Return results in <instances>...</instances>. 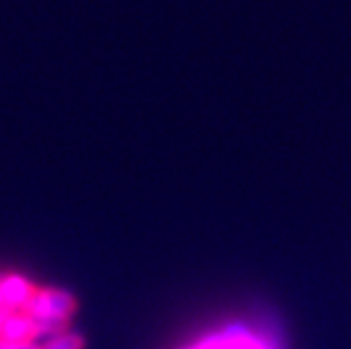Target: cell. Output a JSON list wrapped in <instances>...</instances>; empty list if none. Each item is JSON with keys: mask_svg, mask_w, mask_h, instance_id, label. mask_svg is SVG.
Masks as SVG:
<instances>
[{"mask_svg": "<svg viewBox=\"0 0 351 349\" xmlns=\"http://www.w3.org/2000/svg\"><path fill=\"white\" fill-rule=\"evenodd\" d=\"M77 315L71 291L0 265V349H84Z\"/></svg>", "mask_w": 351, "mask_h": 349, "instance_id": "6da1fadb", "label": "cell"}, {"mask_svg": "<svg viewBox=\"0 0 351 349\" xmlns=\"http://www.w3.org/2000/svg\"><path fill=\"white\" fill-rule=\"evenodd\" d=\"M208 349H265V347L247 336H234L229 343H218L215 347H208Z\"/></svg>", "mask_w": 351, "mask_h": 349, "instance_id": "7a4b0ae2", "label": "cell"}]
</instances>
